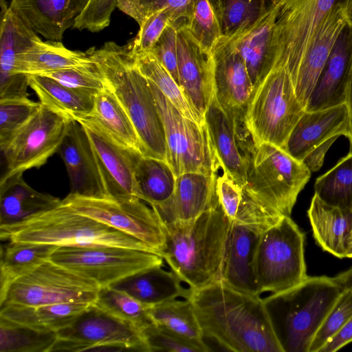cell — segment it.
<instances>
[{
	"label": "cell",
	"mask_w": 352,
	"mask_h": 352,
	"mask_svg": "<svg viewBox=\"0 0 352 352\" xmlns=\"http://www.w3.org/2000/svg\"><path fill=\"white\" fill-rule=\"evenodd\" d=\"M190 289L187 298L204 337L232 351L284 352L267 305L260 295L236 290L222 280Z\"/></svg>",
	"instance_id": "1"
},
{
	"label": "cell",
	"mask_w": 352,
	"mask_h": 352,
	"mask_svg": "<svg viewBox=\"0 0 352 352\" xmlns=\"http://www.w3.org/2000/svg\"><path fill=\"white\" fill-rule=\"evenodd\" d=\"M162 224L166 243L161 256L182 283L196 289L221 280L232 223L217 199L192 221Z\"/></svg>",
	"instance_id": "2"
},
{
	"label": "cell",
	"mask_w": 352,
	"mask_h": 352,
	"mask_svg": "<svg viewBox=\"0 0 352 352\" xmlns=\"http://www.w3.org/2000/svg\"><path fill=\"white\" fill-rule=\"evenodd\" d=\"M87 52L132 121L145 156L167 162L163 122L149 82L134 63L129 43L109 41Z\"/></svg>",
	"instance_id": "3"
},
{
	"label": "cell",
	"mask_w": 352,
	"mask_h": 352,
	"mask_svg": "<svg viewBox=\"0 0 352 352\" xmlns=\"http://www.w3.org/2000/svg\"><path fill=\"white\" fill-rule=\"evenodd\" d=\"M2 241L56 246L111 245L157 254L142 241L60 204L14 225L0 228Z\"/></svg>",
	"instance_id": "4"
},
{
	"label": "cell",
	"mask_w": 352,
	"mask_h": 352,
	"mask_svg": "<svg viewBox=\"0 0 352 352\" xmlns=\"http://www.w3.org/2000/svg\"><path fill=\"white\" fill-rule=\"evenodd\" d=\"M344 290L327 276L307 277L296 287L264 298L284 352H309L311 341Z\"/></svg>",
	"instance_id": "5"
},
{
	"label": "cell",
	"mask_w": 352,
	"mask_h": 352,
	"mask_svg": "<svg viewBox=\"0 0 352 352\" xmlns=\"http://www.w3.org/2000/svg\"><path fill=\"white\" fill-rule=\"evenodd\" d=\"M311 172L302 162L272 144H253L248 152L245 187L278 218L290 216Z\"/></svg>",
	"instance_id": "6"
},
{
	"label": "cell",
	"mask_w": 352,
	"mask_h": 352,
	"mask_svg": "<svg viewBox=\"0 0 352 352\" xmlns=\"http://www.w3.org/2000/svg\"><path fill=\"white\" fill-rule=\"evenodd\" d=\"M305 234L290 216L261 233L256 247L253 270L259 295L284 293L308 277L305 261Z\"/></svg>",
	"instance_id": "7"
},
{
	"label": "cell",
	"mask_w": 352,
	"mask_h": 352,
	"mask_svg": "<svg viewBox=\"0 0 352 352\" xmlns=\"http://www.w3.org/2000/svg\"><path fill=\"white\" fill-rule=\"evenodd\" d=\"M305 111L289 73L272 68L254 90L245 124L252 141L283 149L293 128Z\"/></svg>",
	"instance_id": "8"
},
{
	"label": "cell",
	"mask_w": 352,
	"mask_h": 352,
	"mask_svg": "<svg viewBox=\"0 0 352 352\" xmlns=\"http://www.w3.org/2000/svg\"><path fill=\"white\" fill-rule=\"evenodd\" d=\"M338 0H278L265 69L283 67L293 82L324 16Z\"/></svg>",
	"instance_id": "9"
},
{
	"label": "cell",
	"mask_w": 352,
	"mask_h": 352,
	"mask_svg": "<svg viewBox=\"0 0 352 352\" xmlns=\"http://www.w3.org/2000/svg\"><path fill=\"white\" fill-rule=\"evenodd\" d=\"M99 285L50 260L13 281L0 294V306L38 307L63 302H96Z\"/></svg>",
	"instance_id": "10"
},
{
	"label": "cell",
	"mask_w": 352,
	"mask_h": 352,
	"mask_svg": "<svg viewBox=\"0 0 352 352\" xmlns=\"http://www.w3.org/2000/svg\"><path fill=\"white\" fill-rule=\"evenodd\" d=\"M148 82L164 125L166 161L176 177L190 172L215 174L219 166L206 124L184 116Z\"/></svg>",
	"instance_id": "11"
},
{
	"label": "cell",
	"mask_w": 352,
	"mask_h": 352,
	"mask_svg": "<svg viewBox=\"0 0 352 352\" xmlns=\"http://www.w3.org/2000/svg\"><path fill=\"white\" fill-rule=\"evenodd\" d=\"M50 260L95 281L100 288L163 265L164 261L153 252L111 245L58 246Z\"/></svg>",
	"instance_id": "12"
},
{
	"label": "cell",
	"mask_w": 352,
	"mask_h": 352,
	"mask_svg": "<svg viewBox=\"0 0 352 352\" xmlns=\"http://www.w3.org/2000/svg\"><path fill=\"white\" fill-rule=\"evenodd\" d=\"M61 204L135 238L162 255L166 243L162 222L140 199L91 198L69 193Z\"/></svg>",
	"instance_id": "13"
},
{
	"label": "cell",
	"mask_w": 352,
	"mask_h": 352,
	"mask_svg": "<svg viewBox=\"0 0 352 352\" xmlns=\"http://www.w3.org/2000/svg\"><path fill=\"white\" fill-rule=\"evenodd\" d=\"M72 120L43 104L1 149L6 171L1 177L40 168L58 151Z\"/></svg>",
	"instance_id": "14"
},
{
	"label": "cell",
	"mask_w": 352,
	"mask_h": 352,
	"mask_svg": "<svg viewBox=\"0 0 352 352\" xmlns=\"http://www.w3.org/2000/svg\"><path fill=\"white\" fill-rule=\"evenodd\" d=\"M58 338L52 351H88L107 343H124L134 351L149 352L141 330L90 304L69 326L56 331Z\"/></svg>",
	"instance_id": "15"
},
{
	"label": "cell",
	"mask_w": 352,
	"mask_h": 352,
	"mask_svg": "<svg viewBox=\"0 0 352 352\" xmlns=\"http://www.w3.org/2000/svg\"><path fill=\"white\" fill-rule=\"evenodd\" d=\"M211 54L217 99L239 126L246 128L245 114L254 88L232 36H222Z\"/></svg>",
	"instance_id": "16"
},
{
	"label": "cell",
	"mask_w": 352,
	"mask_h": 352,
	"mask_svg": "<svg viewBox=\"0 0 352 352\" xmlns=\"http://www.w3.org/2000/svg\"><path fill=\"white\" fill-rule=\"evenodd\" d=\"M90 140L107 197L127 199L138 197L135 168L141 155L121 145L96 124L78 120Z\"/></svg>",
	"instance_id": "17"
},
{
	"label": "cell",
	"mask_w": 352,
	"mask_h": 352,
	"mask_svg": "<svg viewBox=\"0 0 352 352\" xmlns=\"http://www.w3.org/2000/svg\"><path fill=\"white\" fill-rule=\"evenodd\" d=\"M179 85L188 102L204 120V115L214 94L212 54L204 51L184 25L177 29ZM205 121V120H204Z\"/></svg>",
	"instance_id": "18"
},
{
	"label": "cell",
	"mask_w": 352,
	"mask_h": 352,
	"mask_svg": "<svg viewBox=\"0 0 352 352\" xmlns=\"http://www.w3.org/2000/svg\"><path fill=\"white\" fill-rule=\"evenodd\" d=\"M0 100L28 98L27 74L16 72L19 55L39 36L0 1Z\"/></svg>",
	"instance_id": "19"
},
{
	"label": "cell",
	"mask_w": 352,
	"mask_h": 352,
	"mask_svg": "<svg viewBox=\"0 0 352 352\" xmlns=\"http://www.w3.org/2000/svg\"><path fill=\"white\" fill-rule=\"evenodd\" d=\"M205 124L219 166L245 186L250 134L224 111L214 94L204 115Z\"/></svg>",
	"instance_id": "20"
},
{
	"label": "cell",
	"mask_w": 352,
	"mask_h": 352,
	"mask_svg": "<svg viewBox=\"0 0 352 352\" xmlns=\"http://www.w3.org/2000/svg\"><path fill=\"white\" fill-rule=\"evenodd\" d=\"M70 182L69 194L107 197L90 140L82 124L72 120L58 150Z\"/></svg>",
	"instance_id": "21"
},
{
	"label": "cell",
	"mask_w": 352,
	"mask_h": 352,
	"mask_svg": "<svg viewBox=\"0 0 352 352\" xmlns=\"http://www.w3.org/2000/svg\"><path fill=\"white\" fill-rule=\"evenodd\" d=\"M350 24L341 1L324 16L293 80L296 94L305 109L311 93L342 32Z\"/></svg>",
	"instance_id": "22"
},
{
	"label": "cell",
	"mask_w": 352,
	"mask_h": 352,
	"mask_svg": "<svg viewBox=\"0 0 352 352\" xmlns=\"http://www.w3.org/2000/svg\"><path fill=\"white\" fill-rule=\"evenodd\" d=\"M352 77V25L342 32L311 93L305 111L345 103Z\"/></svg>",
	"instance_id": "23"
},
{
	"label": "cell",
	"mask_w": 352,
	"mask_h": 352,
	"mask_svg": "<svg viewBox=\"0 0 352 352\" xmlns=\"http://www.w3.org/2000/svg\"><path fill=\"white\" fill-rule=\"evenodd\" d=\"M349 118L345 103L338 106L305 111L293 128L283 148L299 162L314 148L334 136L348 138Z\"/></svg>",
	"instance_id": "24"
},
{
	"label": "cell",
	"mask_w": 352,
	"mask_h": 352,
	"mask_svg": "<svg viewBox=\"0 0 352 352\" xmlns=\"http://www.w3.org/2000/svg\"><path fill=\"white\" fill-rule=\"evenodd\" d=\"M216 174L190 172L177 177L170 201L160 208H152L160 221H190L211 208L217 201Z\"/></svg>",
	"instance_id": "25"
},
{
	"label": "cell",
	"mask_w": 352,
	"mask_h": 352,
	"mask_svg": "<svg viewBox=\"0 0 352 352\" xmlns=\"http://www.w3.org/2000/svg\"><path fill=\"white\" fill-rule=\"evenodd\" d=\"M88 1L11 0L10 8L36 34L60 41Z\"/></svg>",
	"instance_id": "26"
},
{
	"label": "cell",
	"mask_w": 352,
	"mask_h": 352,
	"mask_svg": "<svg viewBox=\"0 0 352 352\" xmlns=\"http://www.w3.org/2000/svg\"><path fill=\"white\" fill-rule=\"evenodd\" d=\"M215 190L219 206L232 224L247 226L263 232L282 219L261 205L245 186L236 182L220 166L216 174Z\"/></svg>",
	"instance_id": "27"
},
{
	"label": "cell",
	"mask_w": 352,
	"mask_h": 352,
	"mask_svg": "<svg viewBox=\"0 0 352 352\" xmlns=\"http://www.w3.org/2000/svg\"><path fill=\"white\" fill-rule=\"evenodd\" d=\"M261 232L250 226L232 224L221 280L231 288L259 295L253 261Z\"/></svg>",
	"instance_id": "28"
},
{
	"label": "cell",
	"mask_w": 352,
	"mask_h": 352,
	"mask_svg": "<svg viewBox=\"0 0 352 352\" xmlns=\"http://www.w3.org/2000/svg\"><path fill=\"white\" fill-rule=\"evenodd\" d=\"M61 199L38 192L28 185L23 173L1 178L0 228L18 223L58 206Z\"/></svg>",
	"instance_id": "29"
},
{
	"label": "cell",
	"mask_w": 352,
	"mask_h": 352,
	"mask_svg": "<svg viewBox=\"0 0 352 352\" xmlns=\"http://www.w3.org/2000/svg\"><path fill=\"white\" fill-rule=\"evenodd\" d=\"M278 5V0H269L254 22L230 35L245 62L254 90L263 78Z\"/></svg>",
	"instance_id": "30"
},
{
	"label": "cell",
	"mask_w": 352,
	"mask_h": 352,
	"mask_svg": "<svg viewBox=\"0 0 352 352\" xmlns=\"http://www.w3.org/2000/svg\"><path fill=\"white\" fill-rule=\"evenodd\" d=\"M153 266L138 272L110 285L124 292L149 306H154L175 298H187L190 287H184L180 278L172 271Z\"/></svg>",
	"instance_id": "31"
},
{
	"label": "cell",
	"mask_w": 352,
	"mask_h": 352,
	"mask_svg": "<svg viewBox=\"0 0 352 352\" xmlns=\"http://www.w3.org/2000/svg\"><path fill=\"white\" fill-rule=\"evenodd\" d=\"M307 213L318 245L338 258H344L346 239L352 230V208L328 205L314 195Z\"/></svg>",
	"instance_id": "32"
},
{
	"label": "cell",
	"mask_w": 352,
	"mask_h": 352,
	"mask_svg": "<svg viewBox=\"0 0 352 352\" xmlns=\"http://www.w3.org/2000/svg\"><path fill=\"white\" fill-rule=\"evenodd\" d=\"M92 63L87 52L69 50L59 41H43L38 37L19 55L16 72L42 74Z\"/></svg>",
	"instance_id": "33"
},
{
	"label": "cell",
	"mask_w": 352,
	"mask_h": 352,
	"mask_svg": "<svg viewBox=\"0 0 352 352\" xmlns=\"http://www.w3.org/2000/svg\"><path fill=\"white\" fill-rule=\"evenodd\" d=\"M81 120L96 124L121 145L145 156L144 149L132 121L107 87L95 96L92 111Z\"/></svg>",
	"instance_id": "34"
},
{
	"label": "cell",
	"mask_w": 352,
	"mask_h": 352,
	"mask_svg": "<svg viewBox=\"0 0 352 352\" xmlns=\"http://www.w3.org/2000/svg\"><path fill=\"white\" fill-rule=\"evenodd\" d=\"M27 75L29 87L41 104L76 121L87 117L92 111L95 96L67 87L45 76Z\"/></svg>",
	"instance_id": "35"
},
{
	"label": "cell",
	"mask_w": 352,
	"mask_h": 352,
	"mask_svg": "<svg viewBox=\"0 0 352 352\" xmlns=\"http://www.w3.org/2000/svg\"><path fill=\"white\" fill-rule=\"evenodd\" d=\"M84 302H63L25 307L0 306V317L36 329L57 331L71 324L89 305Z\"/></svg>",
	"instance_id": "36"
},
{
	"label": "cell",
	"mask_w": 352,
	"mask_h": 352,
	"mask_svg": "<svg viewBox=\"0 0 352 352\" xmlns=\"http://www.w3.org/2000/svg\"><path fill=\"white\" fill-rule=\"evenodd\" d=\"M135 181L138 198L153 208H160L172 199L176 176L167 162L140 155L135 168Z\"/></svg>",
	"instance_id": "37"
},
{
	"label": "cell",
	"mask_w": 352,
	"mask_h": 352,
	"mask_svg": "<svg viewBox=\"0 0 352 352\" xmlns=\"http://www.w3.org/2000/svg\"><path fill=\"white\" fill-rule=\"evenodd\" d=\"M149 312L154 323L198 346L203 352L211 351L204 341L201 328L188 298H175L152 306Z\"/></svg>",
	"instance_id": "38"
},
{
	"label": "cell",
	"mask_w": 352,
	"mask_h": 352,
	"mask_svg": "<svg viewBox=\"0 0 352 352\" xmlns=\"http://www.w3.org/2000/svg\"><path fill=\"white\" fill-rule=\"evenodd\" d=\"M8 242L1 248L0 294L13 281L50 260L58 247L45 243Z\"/></svg>",
	"instance_id": "39"
},
{
	"label": "cell",
	"mask_w": 352,
	"mask_h": 352,
	"mask_svg": "<svg viewBox=\"0 0 352 352\" xmlns=\"http://www.w3.org/2000/svg\"><path fill=\"white\" fill-rule=\"evenodd\" d=\"M134 63L140 72L186 117L201 125L205 121L193 109L178 83L152 50L133 54Z\"/></svg>",
	"instance_id": "40"
},
{
	"label": "cell",
	"mask_w": 352,
	"mask_h": 352,
	"mask_svg": "<svg viewBox=\"0 0 352 352\" xmlns=\"http://www.w3.org/2000/svg\"><path fill=\"white\" fill-rule=\"evenodd\" d=\"M56 331H43L0 317L1 352H51Z\"/></svg>",
	"instance_id": "41"
},
{
	"label": "cell",
	"mask_w": 352,
	"mask_h": 352,
	"mask_svg": "<svg viewBox=\"0 0 352 352\" xmlns=\"http://www.w3.org/2000/svg\"><path fill=\"white\" fill-rule=\"evenodd\" d=\"M314 190V195L328 205L352 208V151L316 179Z\"/></svg>",
	"instance_id": "42"
},
{
	"label": "cell",
	"mask_w": 352,
	"mask_h": 352,
	"mask_svg": "<svg viewBox=\"0 0 352 352\" xmlns=\"http://www.w3.org/2000/svg\"><path fill=\"white\" fill-rule=\"evenodd\" d=\"M94 304L116 317L133 324L141 331L153 322L149 312L151 306L110 286L100 288Z\"/></svg>",
	"instance_id": "43"
},
{
	"label": "cell",
	"mask_w": 352,
	"mask_h": 352,
	"mask_svg": "<svg viewBox=\"0 0 352 352\" xmlns=\"http://www.w3.org/2000/svg\"><path fill=\"white\" fill-rule=\"evenodd\" d=\"M223 36H230L249 26L267 6L269 0H210Z\"/></svg>",
	"instance_id": "44"
},
{
	"label": "cell",
	"mask_w": 352,
	"mask_h": 352,
	"mask_svg": "<svg viewBox=\"0 0 352 352\" xmlns=\"http://www.w3.org/2000/svg\"><path fill=\"white\" fill-rule=\"evenodd\" d=\"M184 23L188 31L208 54L223 36L219 22L210 0H192Z\"/></svg>",
	"instance_id": "45"
},
{
	"label": "cell",
	"mask_w": 352,
	"mask_h": 352,
	"mask_svg": "<svg viewBox=\"0 0 352 352\" xmlns=\"http://www.w3.org/2000/svg\"><path fill=\"white\" fill-rule=\"evenodd\" d=\"M192 2V0H118V8L138 25L159 11L166 12L175 24L187 18Z\"/></svg>",
	"instance_id": "46"
},
{
	"label": "cell",
	"mask_w": 352,
	"mask_h": 352,
	"mask_svg": "<svg viewBox=\"0 0 352 352\" xmlns=\"http://www.w3.org/2000/svg\"><path fill=\"white\" fill-rule=\"evenodd\" d=\"M40 106V102H34L29 98L0 100L1 149L8 143Z\"/></svg>",
	"instance_id": "47"
},
{
	"label": "cell",
	"mask_w": 352,
	"mask_h": 352,
	"mask_svg": "<svg viewBox=\"0 0 352 352\" xmlns=\"http://www.w3.org/2000/svg\"><path fill=\"white\" fill-rule=\"evenodd\" d=\"M351 316L352 292L344 290L316 333L309 352H319L338 333Z\"/></svg>",
	"instance_id": "48"
},
{
	"label": "cell",
	"mask_w": 352,
	"mask_h": 352,
	"mask_svg": "<svg viewBox=\"0 0 352 352\" xmlns=\"http://www.w3.org/2000/svg\"><path fill=\"white\" fill-rule=\"evenodd\" d=\"M93 62V61H92ZM58 82L96 96L107 88L106 82L94 63L90 65L63 69L42 74Z\"/></svg>",
	"instance_id": "49"
},
{
	"label": "cell",
	"mask_w": 352,
	"mask_h": 352,
	"mask_svg": "<svg viewBox=\"0 0 352 352\" xmlns=\"http://www.w3.org/2000/svg\"><path fill=\"white\" fill-rule=\"evenodd\" d=\"M118 0H89L76 17L73 28L98 32L109 26Z\"/></svg>",
	"instance_id": "50"
},
{
	"label": "cell",
	"mask_w": 352,
	"mask_h": 352,
	"mask_svg": "<svg viewBox=\"0 0 352 352\" xmlns=\"http://www.w3.org/2000/svg\"><path fill=\"white\" fill-rule=\"evenodd\" d=\"M173 24L169 15L159 11L147 16L139 25L140 30L129 43L132 53L137 54L153 50L164 30Z\"/></svg>",
	"instance_id": "51"
},
{
	"label": "cell",
	"mask_w": 352,
	"mask_h": 352,
	"mask_svg": "<svg viewBox=\"0 0 352 352\" xmlns=\"http://www.w3.org/2000/svg\"><path fill=\"white\" fill-rule=\"evenodd\" d=\"M149 352H202L197 346L153 322L142 330Z\"/></svg>",
	"instance_id": "52"
},
{
	"label": "cell",
	"mask_w": 352,
	"mask_h": 352,
	"mask_svg": "<svg viewBox=\"0 0 352 352\" xmlns=\"http://www.w3.org/2000/svg\"><path fill=\"white\" fill-rule=\"evenodd\" d=\"M179 23L171 24L167 27L155 46L151 50L178 85L177 29Z\"/></svg>",
	"instance_id": "53"
},
{
	"label": "cell",
	"mask_w": 352,
	"mask_h": 352,
	"mask_svg": "<svg viewBox=\"0 0 352 352\" xmlns=\"http://www.w3.org/2000/svg\"><path fill=\"white\" fill-rule=\"evenodd\" d=\"M338 137H332L311 151L303 159L302 163L311 172L318 171L322 167L325 154Z\"/></svg>",
	"instance_id": "54"
},
{
	"label": "cell",
	"mask_w": 352,
	"mask_h": 352,
	"mask_svg": "<svg viewBox=\"0 0 352 352\" xmlns=\"http://www.w3.org/2000/svg\"><path fill=\"white\" fill-rule=\"evenodd\" d=\"M352 342V316L319 352H335Z\"/></svg>",
	"instance_id": "55"
},
{
	"label": "cell",
	"mask_w": 352,
	"mask_h": 352,
	"mask_svg": "<svg viewBox=\"0 0 352 352\" xmlns=\"http://www.w3.org/2000/svg\"><path fill=\"white\" fill-rule=\"evenodd\" d=\"M333 279L343 290L352 292V267L333 277Z\"/></svg>",
	"instance_id": "56"
},
{
	"label": "cell",
	"mask_w": 352,
	"mask_h": 352,
	"mask_svg": "<svg viewBox=\"0 0 352 352\" xmlns=\"http://www.w3.org/2000/svg\"><path fill=\"white\" fill-rule=\"evenodd\" d=\"M345 104L348 111V118H349V140L351 144V150L352 151V77L349 84Z\"/></svg>",
	"instance_id": "57"
},
{
	"label": "cell",
	"mask_w": 352,
	"mask_h": 352,
	"mask_svg": "<svg viewBox=\"0 0 352 352\" xmlns=\"http://www.w3.org/2000/svg\"><path fill=\"white\" fill-rule=\"evenodd\" d=\"M341 1L344 6L350 24H352V0H342Z\"/></svg>",
	"instance_id": "58"
},
{
	"label": "cell",
	"mask_w": 352,
	"mask_h": 352,
	"mask_svg": "<svg viewBox=\"0 0 352 352\" xmlns=\"http://www.w3.org/2000/svg\"><path fill=\"white\" fill-rule=\"evenodd\" d=\"M345 257L352 258V230L346 239Z\"/></svg>",
	"instance_id": "59"
}]
</instances>
